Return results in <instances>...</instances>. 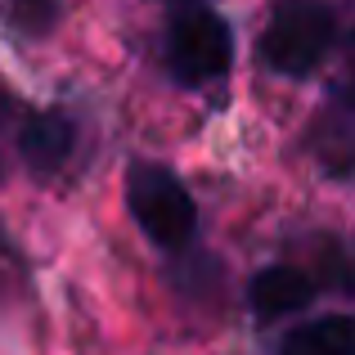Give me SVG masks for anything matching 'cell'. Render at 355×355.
Masks as SVG:
<instances>
[{"mask_svg":"<svg viewBox=\"0 0 355 355\" xmlns=\"http://www.w3.org/2000/svg\"><path fill=\"white\" fill-rule=\"evenodd\" d=\"M333 45V14L320 0H284L270 14V27L261 36V54L284 77H306L320 68V59Z\"/></svg>","mask_w":355,"mask_h":355,"instance_id":"cell-1","label":"cell"},{"mask_svg":"<svg viewBox=\"0 0 355 355\" xmlns=\"http://www.w3.org/2000/svg\"><path fill=\"white\" fill-rule=\"evenodd\" d=\"M126 207L139 220V230L153 243H162V248L189 243L193 220H198L189 189L157 162H135L126 171Z\"/></svg>","mask_w":355,"mask_h":355,"instance_id":"cell-2","label":"cell"},{"mask_svg":"<svg viewBox=\"0 0 355 355\" xmlns=\"http://www.w3.org/2000/svg\"><path fill=\"white\" fill-rule=\"evenodd\" d=\"M230 59H234V36H230L225 18L211 9H184L166 32V63L184 86L225 77Z\"/></svg>","mask_w":355,"mask_h":355,"instance_id":"cell-3","label":"cell"},{"mask_svg":"<svg viewBox=\"0 0 355 355\" xmlns=\"http://www.w3.org/2000/svg\"><path fill=\"white\" fill-rule=\"evenodd\" d=\"M18 153H23V162H27V171H32V175L50 180V175L68 162V153H72V121L63 117V113H36V117H27L23 135H18Z\"/></svg>","mask_w":355,"mask_h":355,"instance_id":"cell-4","label":"cell"},{"mask_svg":"<svg viewBox=\"0 0 355 355\" xmlns=\"http://www.w3.org/2000/svg\"><path fill=\"white\" fill-rule=\"evenodd\" d=\"M311 297H315V284L297 266H266L252 279V306H257V315H266V320L306 311Z\"/></svg>","mask_w":355,"mask_h":355,"instance_id":"cell-5","label":"cell"},{"mask_svg":"<svg viewBox=\"0 0 355 355\" xmlns=\"http://www.w3.org/2000/svg\"><path fill=\"white\" fill-rule=\"evenodd\" d=\"M279 355H351V320L347 315H329V320L302 324L297 333L284 338Z\"/></svg>","mask_w":355,"mask_h":355,"instance_id":"cell-6","label":"cell"},{"mask_svg":"<svg viewBox=\"0 0 355 355\" xmlns=\"http://www.w3.org/2000/svg\"><path fill=\"white\" fill-rule=\"evenodd\" d=\"M14 117H18V104H14V95H9V90L0 86V139L9 135V126H14Z\"/></svg>","mask_w":355,"mask_h":355,"instance_id":"cell-7","label":"cell"}]
</instances>
